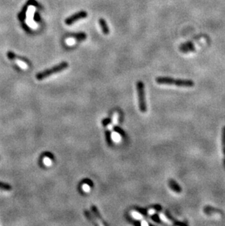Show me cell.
<instances>
[{
    "mask_svg": "<svg viewBox=\"0 0 225 226\" xmlns=\"http://www.w3.org/2000/svg\"><path fill=\"white\" fill-rule=\"evenodd\" d=\"M99 25H100L102 30H103V32L106 35H108V34L110 33V30H109V28H108V26L107 23H106L105 19L99 18Z\"/></svg>",
    "mask_w": 225,
    "mask_h": 226,
    "instance_id": "7",
    "label": "cell"
},
{
    "mask_svg": "<svg viewBox=\"0 0 225 226\" xmlns=\"http://www.w3.org/2000/svg\"><path fill=\"white\" fill-rule=\"evenodd\" d=\"M0 189H4V190H10L11 189V187L10 184L0 182Z\"/></svg>",
    "mask_w": 225,
    "mask_h": 226,
    "instance_id": "13",
    "label": "cell"
},
{
    "mask_svg": "<svg viewBox=\"0 0 225 226\" xmlns=\"http://www.w3.org/2000/svg\"><path fill=\"white\" fill-rule=\"evenodd\" d=\"M160 219H162V220L163 222H165V223H167V224H170H170H172L171 222L170 221L169 219H168V218H167V217L166 216H165V214H163L162 213H160Z\"/></svg>",
    "mask_w": 225,
    "mask_h": 226,
    "instance_id": "17",
    "label": "cell"
},
{
    "mask_svg": "<svg viewBox=\"0 0 225 226\" xmlns=\"http://www.w3.org/2000/svg\"><path fill=\"white\" fill-rule=\"evenodd\" d=\"M85 214H86V216L87 217V218H88L89 220L92 222L93 224H94V225H99V223L96 221V219H94V218H93L92 214H90V213H89L88 212H85Z\"/></svg>",
    "mask_w": 225,
    "mask_h": 226,
    "instance_id": "12",
    "label": "cell"
},
{
    "mask_svg": "<svg viewBox=\"0 0 225 226\" xmlns=\"http://www.w3.org/2000/svg\"><path fill=\"white\" fill-rule=\"evenodd\" d=\"M118 113H115L113 116V119H112V124L115 126L118 124Z\"/></svg>",
    "mask_w": 225,
    "mask_h": 226,
    "instance_id": "15",
    "label": "cell"
},
{
    "mask_svg": "<svg viewBox=\"0 0 225 226\" xmlns=\"http://www.w3.org/2000/svg\"><path fill=\"white\" fill-rule=\"evenodd\" d=\"M194 49L195 48H194V44H193L192 41L186 42H185V43L181 44V46H180V50H181V52H184V53L194 52Z\"/></svg>",
    "mask_w": 225,
    "mask_h": 226,
    "instance_id": "6",
    "label": "cell"
},
{
    "mask_svg": "<svg viewBox=\"0 0 225 226\" xmlns=\"http://www.w3.org/2000/svg\"><path fill=\"white\" fill-rule=\"evenodd\" d=\"M88 16V13L85 10H80V11L76 12V13L72 15L67 18L65 19V23L67 25H72L76 21L80 20V19L86 18Z\"/></svg>",
    "mask_w": 225,
    "mask_h": 226,
    "instance_id": "4",
    "label": "cell"
},
{
    "mask_svg": "<svg viewBox=\"0 0 225 226\" xmlns=\"http://www.w3.org/2000/svg\"><path fill=\"white\" fill-rule=\"evenodd\" d=\"M137 95H138L139 100V108L142 113H146L147 111L146 103L145 100V89H144V84L142 81H138L137 84Z\"/></svg>",
    "mask_w": 225,
    "mask_h": 226,
    "instance_id": "3",
    "label": "cell"
},
{
    "mask_svg": "<svg viewBox=\"0 0 225 226\" xmlns=\"http://www.w3.org/2000/svg\"><path fill=\"white\" fill-rule=\"evenodd\" d=\"M156 81L159 84L175 85L179 87H192L194 86V82L191 80L175 79L170 77H158L156 78Z\"/></svg>",
    "mask_w": 225,
    "mask_h": 226,
    "instance_id": "1",
    "label": "cell"
},
{
    "mask_svg": "<svg viewBox=\"0 0 225 226\" xmlns=\"http://www.w3.org/2000/svg\"><path fill=\"white\" fill-rule=\"evenodd\" d=\"M132 216L137 219H142L143 218V215L140 214L139 212H135V211H132Z\"/></svg>",
    "mask_w": 225,
    "mask_h": 226,
    "instance_id": "14",
    "label": "cell"
},
{
    "mask_svg": "<svg viewBox=\"0 0 225 226\" xmlns=\"http://www.w3.org/2000/svg\"><path fill=\"white\" fill-rule=\"evenodd\" d=\"M141 225L142 226H148V223H147V222H146V221H142L141 222Z\"/></svg>",
    "mask_w": 225,
    "mask_h": 226,
    "instance_id": "21",
    "label": "cell"
},
{
    "mask_svg": "<svg viewBox=\"0 0 225 226\" xmlns=\"http://www.w3.org/2000/svg\"><path fill=\"white\" fill-rule=\"evenodd\" d=\"M92 210L93 213H94V215L95 216V217H96V218H97V220L101 221V222L103 221V219H102L101 216H100V215H99V212H98V210H97V208L96 207V206H93L92 207Z\"/></svg>",
    "mask_w": 225,
    "mask_h": 226,
    "instance_id": "11",
    "label": "cell"
},
{
    "mask_svg": "<svg viewBox=\"0 0 225 226\" xmlns=\"http://www.w3.org/2000/svg\"><path fill=\"white\" fill-rule=\"evenodd\" d=\"M68 67H69V64L67 63V61H62V62H61L60 64H59V65L54 66V67L50 68V69L44 70V71L37 73L36 75V78L39 81L43 80L45 78L52 76V75L63 71V70H66Z\"/></svg>",
    "mask_w": 225,
    "mask_h": 226,
    "instance_id": "2",
    "label": "cell"
},
{
    "mask_svg": "<svg viewBox=\"0 0 225 226\" xmlns=\"http://www.w3.org/2000/svg\"><path fill=\"white\" fill-rule=\"evenodd\" d=\"M82 189L84 192H86V193H89V192H90L91 190V187L89 186L88 184H86V183H85V184L82 185Z\"/></svg>",
    "mask_w": 225,
    "mask_h": 226,
    "instance_id": "18",
    "label": "cell"
},
{
    "mask_svg": "<svg viewBox=\"0 0 225 226\" xmlns=\"http://www.w3.org/2000/svg\"><path fill=\"white\" fill-rule=\"evenodd\" d=\"M223 149L225 155V128L224 129V133H223Z\"/></svg>",
    "mask_w": 225,
    "mask_h": 226,
    "instance_id": "19",
    "label": "cell"
},
{
    "mask_svg": "<svg viewBox=\"0 0 225 226\" xmlns=\"http://www.w3.org/2000/svg\"><path fill=\"white\" fill-rule=\"evenodd\" d=\"M7 57L8 59H10V60H15L16 61V63L20 66V67L22 68V69H27V65L24 61H21L20 59H18V57H16V55H15L13 53L9 52L7 53Z\"/></svg>",
    "mask_w": 225,
    "mask_h": 226,
    "instance_id": "5",
    "label": "cell"
},
{
    "mask_svg": "<svg viewBox=\"0 0 225 226\" xmlns=\"http://www.w3.org/2000/svg\"><path fill=\"white\" fill-rule=\"evenodd\" d=\"M111 138L112 140H113L114 142L116 143H118V142H120L121 140H122V138H121V135L120 134L117 133V132H111Z\"/></svg>",
    "mask_w": 225,
    "mask_h": 226,
    "instance_id": "10",
    "label": "cell"
},
{
    "mask_svg": "<svg viewBox=\"0 0 225 226\" xmlns=\"http://www.w3.org/2000/svg\"><path fill=\"white\" fill-rule=\"evenodd\" d=\"M43 163L46 166H50L52 164V160L50 157H45L43 158Z\"/></svg>",
    "mask_w": 225,
    "mask_h": 226,
    "instance_id": "16",
    "label": "cell"
},
{
    "mask_svg": "<svg viewBox=\"0 0 225 226\" xmlns=\"http://www.w3.org/2000/svg\"><path fill=\"white\" fill-rule=\"evenodd\" d=\"M155 213H156V210L154 209H149V210H148V214H149L150 215H153V214H154Z\"/></svg>",
    "mask_w": 225,
    "mask_h": 226,
    "instance_id": "20",
    "label": "cell"
},
{
    "mask_svg": "<svg viewBox=\"0 0 225 226\" xmlns=\"http://www.w3.org/2000/svg\"><path fill=\"white\" fill-rule=\"evenodd\" d=\"M169 185H170V188L173 189L175 193H180L181 192V187H179V185H178L174 180H172V179L170 180Z\"/></svg>",
    "mask_w": 225,
    "mask_h": 226,
    "instance_id": "8",
    "label": "cell"
},
{
    "mask_svg": "<svg viewBox=\"0 0 225 226\" xmlns=\"http://www.w3.org/2000/svg\"><path fill=\"white\" fill-rule=\"evenodd\" d=\"M71 37H73L75 40L78 41H82L86 39V34L85 32H78V33H73L71 35Z\"/></svg>",
    "mask_w": 225,
    "mask_h": 226,
    "instance_id": "9",
    "label": "cell"
}]
</instances>
